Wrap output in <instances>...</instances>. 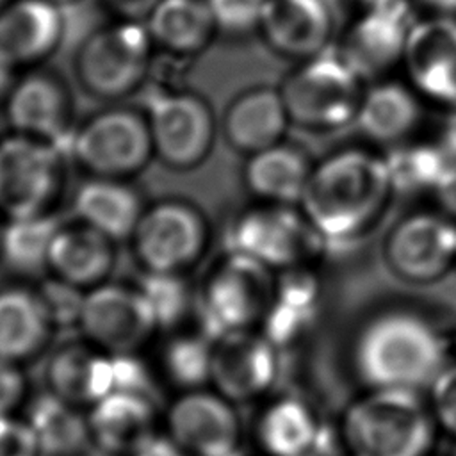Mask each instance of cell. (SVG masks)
<instances>
[{
    "mask_svg": "<svg viewBox=\"0 0 456 456\" xmlns=\"http://www.w3.org/2000/svg\"><path fill=\"white\" fill-rule=\"evenodd\" d=\"M25 395V378L16 362L0 358V417L12 415V410Z\"/></svg>",
    "mask_w": 456,
    "mask_h": 456,
    "instance_id": "obj_41",
    "label": "cell"
},
{
    "mask_svg": "<svg viewBox=\"0 0 456 456\" xmlns=\"http://www.w3.org/2000/svg\"><path fill=\"white\" fill-rule=\"evenodd\" d=\"M411 89L456 109V16L436 14L413 25L403 57Z\"/></svg>",
    "mask_w": 456,
    "mask_h": 456,
    "instance_id": "obj_15",
    "label": "cell"
},
{
    "mask_svg": "<svg viewBox=\"0 0 456 456\" xmlns=\"http://www.w3.org/2000/svg\"><path fill=\"white\" fill-rule=\"evenodd\" d=\"M167 431L187 456H219L239 449L240 424L228 397L187 390L167 411Z\"/></svg>",
    "mask_w": 456,
    "mask_h": 456,
    "instance_id": "obj_16",
    "label": "cell"
},
{
    "mask_svg": "<svg viewBox=\"0 0 456 456\" xmlns=\"http://www.w3.org/2000/svg\"><path fill=\"white\" fill-rule=\"evenodd\" d=\"M267 0H207L216 27L228 34H244L260 27Z\"/></svg>",
    "mask_w": 456,
    "mask_h": 456,
    "instance_id": "obj_37",
    "label": "cell"
},
{
    "mask_svg": "<svg viewBox=\"0 0 456 456\" xmlns=\"http://www.w3.org/2000/svg\"><path fill=\"white\" fill-rule=\"evenodd\" d=\"M50 322H78L80 319V310L84 303V296L80 294V289L55 278L53 281L45 283L41 287V292L37 294Z\"/></svg>",
    "mask_w": 456,
    "mask_h": 456,
    "instance_id": "obj_38",
    "label": "cell"
},
{
    "mask_svg": "<svg viewBox=\"0 0 456 456\" xmlns=\"http://www.w3.org/2000/svg\"><path fill=\"white\" fill-rule=\"evenodd\" d=\"M326 244L303 212L269 203L246 212L232 230V253L265 267L294 269Z\"/></svg>",
    "mask_w": 456,
    "mask_h": 456,
    "instance_id": "obj_8",
    "label": "cell"
},
{
    "mask_svg": "<svg viewBox=\"0 0 456 456\" xmlns=\"http://www.w3.org/2000/svg\"><path fill=\"white\" fill-rule=\"evenodd\" d=\"M256 431L262 447L271 456H314L324 438L315 411L296 397H283L269 404Z\"/></svg>",
    "mask_w": 456,
    "mask_h": 456,
    "instance_id": "obj_28",
    "label": "cell"
},
{
    "mask_svg": "<svg viewBox=\"0 0 456 456\" xmlns=\"http://www.w3.org/2000/svg\"><path fill=\"white\" fill-rule=\"evenodd\" d=\"M50 326L37 294L23 289L0 292V358L18 363L32 356L45 344Z\"/></svg>",
    "mask_w": 456,
    "mask_h": 456,
    "instance_id": "obj_31",
    "label": "cell"
},
{
    "mask_svg": "<svg viewBox=\"0 0 456 456\" xmlns=\"http://www.w3.org/2000/svg\"><path fill=\"white\" fill-rule=\"evenodd\" d=\"M12 69H14V66L0 55V100L7 98L11 89L16 84L14 77H12Z\"/></svg>",
    "mask_w": 456,
    "mask_h": 456,
    "instance_id": "obj_44",
    "label": "cell"
},
{
    "mask_svg": "<svg viewBox=\"0 0 456 456\" xmlns=\"http://www.w3.org/2000/svg\"><path fill=\"white\" fill-rule=\"evenodd\" d=\"M429 406L436 424L456 438V363H447L429 387Z\"/></svg>",
    "mask_w": 456,
    "mask_h": 456,
    "instance_id": "obj_39",
    "label": "cell"
},
{
    "mask_svg": "<svg viewBox=\"0 0 456 456\" xmlns=\"http://www.w3.org/2000/svg\"><path fill=\"white\" fill-rule=\"evenodd\" d=\"M385 258L401 280L435 281L456 264V224L435 212L410 214L390 230Z\"/></svg>",
    "mask_w": 456,
    "mask_h": 456,
    "instance_id": "obj_13",
    "label": "cell"
},
{
    "mask_svg": "<svg viewBox=\"0 0 456 456\" xmlns=\"http://www.w3.org/2000/svg\"><path fill=\"white\" fill-rule=\"evenodd\" d=\"M146 107L153 155L166 166L191 169L208 157L216 123L203 98L192 93H159L148 100Z\"/></svg>",
    "mask_w": 456,
    "mask_h": 456,
    "instance_id": "obj_9",
    "label": "cell"
},
{
    "mask_svg": "<svg viewBox=\"0 0 456 456\" xmlns=\"http://www.w3.org/2000/svg\"><path fill=\"white\" fill-rule=\"evenodd\" d=\"M7 119L16 134L39 139L61 153L71 150L69 102L62 86L48 75L34 73L16 82L5 98Z\"/></svg>",
    "mask_w": 456,
    "mask_h": 456,
    "instance_id": "obj_17",
    "label": "cell"
},
{
    "mask_svg": "<svg viewBox=\"0 0 456 456\" xmlns=\"http://www.w3.org/2000/svg\"><path fill=\"white\" fill-rule=\"evenodd\" d=\"M157 328L175 326L189 308V289L180 273H148L139 287Z\"/></svg>",
    "mask_w": 456,
    "mask_h": 456,
    "instance_id": "obj_36",
    "label": "cell"
},
{
    "mask_svg": "<svg viewBox=\"0 0 456 456\" xmlns=\"http://www.w3.org/2000/svg\"><path fill=\"white\" fill-rule=\"evenodd\" d=\"M64 34V16L50 0H18L0 11V55L16 64L48 57Z\"/></svg>",
    "mask_w": 456,
    "mask_h": 456,
    "instance_id": "obj_20",
    "label": "cell"
},
{
    "mask_svg": "<svg viewBox=\"0 0 456 456\" xmlns=\"http://www.w3.org/2000/svg\"><path fill=\"white\" fill-rule=\"evenodd\" d=\"M69 151L93 175L121 180L148 164L153 144L146 118L128 109H110L75 130Z\"/></svg>",
    "mask_w": 456,
    "mask_h": 456,
    "instance_id": "obj_7",
    "label": "cell"
},
{
    "mask_svg": "<svg viewBox=\"0 0 456 456\" xmlns=\"http://www.w3.org/2000/svg\"><path fill=\"white\" fill-rule=\"evenodd\" d=\"M347 456H351V454H347Z\"/></svg>",
    "mask_w": 456,
    "mask_h": 456,
    "instance_id": "obj_50",
    "label": "cell"
},
{
    "mask_svg": "<svg viewBox=\"0 0 456 456\" xmlns=\"http://www.w3.org/2000/svg\"><path fill=\"white\" fill-rule=\"evenodd\" d=\"M91 440L112 454H132L153 433V404L144 394L116 392L96 401L87 415Z\"/></svg>",
    "mask_w": 456,
    "mask_h": 456,
    "instance_id": "obj_22",
    "label": "cell"
},
{
    "mask_svg": "<svg viewBox=\"0 0 456 456\" xmlns=\"http://www.w3.org/2000/svg\"><path fill=\"white\" fill-rule=\"evenodd\" d=\"M219 456H244V454H242V451H240V447H239V449H235V451H230V452H224V454H219Z\"/></svg>",
    "mask_w": 456,
    "mask_h": 456,
    "instance_id": "obj_46",
    "label": "cell"
},
{
    "mask_svg": "<svg viewBox=\"0 0 456 456\" xmlns=\"http://www.w3.org/2000/svg\"><path fill=\"white\" fill-rule=\"evenodd\" d=\"M59 230V221L46 212L9 219L0 233L2 260L16 273H39L48 267L52 242Z\"/></svg>",
    "mask_w": 456,
    "mask_h": 456,
    "instance_id": "obj_34",
    "label": "cell"
},
{
    "mask_svg": "<svg viewBox=\"0 0 456 456\" xmlns=\"http://www.w3.org/2000/svg\"><path fill=\"white\" fill-rule=\"evenodd\" d=\"M274 296L269 267L230 253L212 273L200 297L203 335L216 342L248 328L265 315Z\"/></svg>",
    "mask_w": 456,
    "mask_h": 456,
    "instance_id": "obj_5",
    "label": "cell"
},
{
    "mask_svg": "<svg viewBox=\"0 0 456 456\" xmlns=\"http://www.w3.org/2000/svg\"><path fill=\"white\" fill-rule=\"evenodd\" d=\"M317 303V278L301 267L289 269L278 287H274L271 306L264 315L265 338L274 346L297 338L315 319Z\"/></svg>",
    "mask_w": 456,
    "mask_h": 456,
    "instance_id": "obj_30",
    "label": "cell"
},
{
    "mask_svg": "<svg viewBox=\"0 0 456 456\" xmlns=\"http://www.w3.org/2000/svg\"><path fill=\"white\" fill-rule=\"evenodd\" d=\"M0 456H41L37 438L27 419L0 417Z\"/></svg>",
    "mask_w": 456,
    "mask_h": 456,
    "instance_id": "obj_40",
    "label": "cell"
},
{
    "mask_svg": "<svg viewBox=\"0 0 456 456\" xmlns=\"http://www.w3.org/2000/svg\"><path fill=\"white\" fill-rule=\"evenodd\" d=\"M290 123L280 89L253 87L240 93L223 118L228 144L244 153H256L280 142Z\"/></svg>",
    "mask_w": 456,
    "mask_h": 456,
    "instance_id": "obj_21",
    "label": "cell"
},
{
    "mask_svg": "<svg viewBox=\"0 0 456 456\" xmlns=\"http://www.w3.org/2000/svg\"><path fill=\"white\" fill-rule=\"evenodd\" d=\"M151 37L141 21H121L91 34L77 55V73L82 86L100 98H121L144 78Z\"/></svg>",
    "mask_w": 456,
    "mask_h": 456,
    "instance_id": "obj_6",
    "label": "cell"
},
{
    "mask_svg": "<svg viewBox=\"0 0 456 456\" xmlns=\"http://www.w3.org/2000/svg\"><path fill=\"white\" fill-rule=\"evenodd\" d=\"M207 235V223L192 205L162 201L142 212L132 239L148 273H180L200 258Z\"/></svg>",
    "mask_w": 456,
    "mask_h": 456,
    "instance_id": "obj_11",
    "label": "cell"
},
{
    "mask_svg": "<svg viewBox=\"0 0 456 456\" xmlns=\"http://www.w3.org/2000/svg\"><path fill=\"white\" fill-rule=\"evenodd\" d=\"M130 456H187V452L171 436L153 435Z\"/></svg>",
    "mask_w": 456,
    "mask_h": 456,
    "instance_id": "obj_43",
    "label": "cell"
},
{
    "mask_svg": "<svg viewBox=\"0 0 456 456\" xmlns=\"http://www.w3.org/2000/svg\"><path fill=\"white\" fill-rule=\"evenodd\" d=\"M312 167L306 155L289 144H274L253 153L244 169L248 189L274 205H299Z\"/></svg>",
    "mask_w": 456,
    "mask_h": 456,
    "instance_id": "obj_26",
    "label": "cell"
},
{
    "mask_svg": "<svg viewBox=\"0 0 456 456\" xmlns=\"http://www.w3.org/2000/svg\"><path fill=\"white\" fill-rule=\"evenodd\" d=\"M75 216L110 240L132 237L144 212L137 192L118 178L96 176L80 185L73 198Z\"/></svg>",
    "mask_w": 456,
    "mask_h": 456,
    "instance_id": "obj_23",
    "label": "cell"
},
{
    "mask_svg": "<svg viewBox=\"0 0 456 456\" xmlns=\"http://www.w3.org/2000/svg\"><path fill=\"white\" fill-rule=\"evenodd\" d=\"M110 9L119 12L128 21L148 20L160 0H103Z\"/></svg>",
    "mask_w": 456,
    "mask_h": 456,
    "instance_id": "obj_42",
    "label": "cell"
},
{
    "mask_svg": "<svg viewBox=\"0 0 456 456\" xmlns=\"http://www.w3.org/2000/svg\"><path fill=\"white\" fill-rule=\"evenodd\" d=\"M385 160L394 191L444 194L456 187V151L442 139L403 144L390 151Z\"/></svg>",
    "mask_w": 456,
    "mask_h": 456,
    "instance_id": "obj_24",
    "label": "cell"
},
{
    "mask_svg": "<svg viewBox=\"0 0 456 456\" xmlns=\"http://www.w3.org/2000/svg\"><path fill=\"white\" fill-rule=\"evenodd\" d=\"M4 7H7V0H0V11H2Z\"/></svg>",
    "mask_w": 456,
    "mask_h": 456,
    "instance_id": "obj_49",
    "label": "cell"
},
{
    "mask_svg": "<svg viewBox=\"0 0 456 456\" xmlns=\"http://www.w3.org/2000/svg\"><path fill=\"white\" fill-rule=\"evenodd\" d=\"M61 155L21 134L0 141V210L9 219L45 212L59 189Z\"/></svg>",
    "mask_w": 456,
    "mask_h": 456,
    "instance_id": "obj_10",
    "label": "cell"
},
{
    "mask_svg": "<svg viewBox=\"0 0 456 456\" xmlns=\"http://www.w3.org/2000/svg\"><path fill=\"white\" fill-rule=\"evenodd\" d=\"M27 422L43 456H75L91 440L87 417L53 392L41 394L30 403Z\"/></svg>",
    "mask_w": 456,
    "mask_h": 456,
    "instance_id": "obj_32",
    "label": "cell"
},
{
    "mask_svg": "<svg viewBox=\"0 0 456 456\" xmlns=\"http://www.w3.org/2000/svg\"><path fill=\"white\" fill-rule=\"evenodd\" d=\"M164 365L176 385L194 390L212 378L214 346L205 335L176 337L164 351Z\"/></svg>",
    "mask_w": 456,
    "mask_h": 456,
    "instance_id": "obj_35",
    "label": "cell"
},
{
    "mask_svg": "<svg viewBox=\"0 0 456 456\" xmlns=\"http://www.w3.org/2000/svg\"><path fill=\"white\" fill-rule=\"evenodd\" d=\"M353 358L360 379L383 390H429L447 365L442 335L410 312L381 314L365 324Z\"/></svg>",
    "mask_w": 456,
    "mask_h": 456,
    "instance_id": "obj_2",
    "label": "cell"
},
{
    "mask_svg": "<svg viewBox=\"0 0 456 456\" xmlns=\"http://www.w3.org/2000/svg\"><path fill=\"white\" fill-rule=\"evenodd\" d=\"M78 324L91 342L112 354L134 351L157 328L139 289L109 283L86 292Z\"/></svg>",
    "mask_w": 456,
    "mask_h": 456,
    "instance_id": "obj_14",
    "label": "cell"
},
{
    "mask_svg": "<svg viewBox=\"0 0 456 456\" xmlns=\"http://www.w3.org/2000/svg\"><path fill=\"white\" fill-rule=\"evenodd\" d=\"M112 242L87 224L61 226L52 242L48 267L57 278L78 289L96 287L112 269Z\"/></svg>",
    "mask_w": 456,
    "mask_h": 456,
    "instance_id": "obj_25",
    "label": "cell"
},
{
    "mask_svg": "<svg viewBox=\"0 0 456 456\" xmlns=\"http://www.w3.org/2000/svg\"><path fill=\"white\" fill-rule=\"evenodd\" d=\"M150 37L175 53H196L214 36L216 21L207 0H160L146 20Z\"/></svg>",
    "mask_w": 456,
    "mask_h": 456,
    "instance_id": "obj_29",
    "label": "cell"
},
{
    "mask_svg": "<svg viewBox=\"0 0 456 456\" xmlns=\"http://www.w3.org/2000/svg\"><path fill=\"white\" fill-rule=\"evenodd\" d=\"M354 2H360V4H362V5H367V4H370V2H372V0H354Z\"/></svg>",
    "mask_w": 456,
    "mask_h": 456,
    "instance_id": "obj_48",
    "label": "cell"
},
{
    "mask_svg": "<svg viewBox=\"0 0 456 456\" xmlns=\"http://www.w3.org/2000/svg\"><path fill=\"white\" fill-rule=\"evenodd\" d=\"M415 16L406 0H372L351 25L338 50L360 78H376L403 64Z\"/></svg>",
    "mask_w": 456,
    "mask_h": 456,
    "instance_id": "obj_12",
    "label": "cell"
},
{
    "mask_svg": "<svg viewBox=\"0 0 456 456\" xmlns=\"http://www.w3.org/2000/svg\"><path fill=\"white\" fill-rule=\"evenodd\" d=\"M52 392L69 403L94 404L110 394V353H94L82 346L61 349L50 362Z\"/></svg>",
    "mask_w": 456,
    "mask_h": 456,
    "instance_id": "obj_33",
    "label": "cell"
},
{
    "mask_svg": "<svg viewBox=\"0 0 456 456\" xmlns=\"http://www.w3.org/2000/svg\"><path fill=\"white\" fill-rule=\"evenodd\" d=\"M392 192L385 157L349 148L312 167L299 205L326 248L344 246L378 219Z\"/></svg>",
    "mask_w": 456,
    "mask_h": 456,
    "instance_id": "obj_1",
    "label": "cell"
},
{
    "mask_svg": "<svg viewBox=\"0 0 456 456\" xmlns=\"http://www.w3.org/2000/svg\"><path fill=\"white\" fill-rule=\"evenodd\" d=\"M276 346L248 331L228 335L214 346L212 379L224 397H253L276 376Z\"/></svg>",
    "mask_w": 456,
    "mask_h": 456,
    "instance_id": "obj_19",
    "label": "cell"
},
{
    "mask_svg": "<svg viewBox=\"0 0 456 456\" xmlns=\"http://www.w3.org/2000/svg\"><path fill=\"white\" fill-rule=\"evenodd\" d=\"M356 125L365 137L381 144H397L420 121L417 93L404 84L385 80L363 93Z\"/></svg>",
    "mask_w": 456,
    "mask_h": 456,
    "instance_id": "obj_27",
    "label": "cell"
},
{
    "mask_svg": "<svg viewBox=\"0 0 456 456\" xmlns=\"http://www.w3.org/2000/svg\"><path fill=\"white\" fill-rule=\"evenodd\" d=\"M363 78L340 52L326 50L306 59L280 87L290 121L317 130L340 128L356 119Z\"/></svg>",
    "mask_w": 456,
    "mask_h": 456,
    "instance_id": "obj_4",
    "label": "cell"
},
{
    "mask_svg": "<svg viewBox=\"0 0 456 456\" xmlns=\"http://www.w3.org/2000/svg\"><path fill=\"white\" fill-rule=\"evenodd\" d=\"M435 426L419 392L370 388L344 411L342 440L351 456H428Z\"/></svg>",
    "mask_w": 456,
    "mask_h": 456,
    "instance_id": "obj_3",
    "label": "cell"
},
{
    "mask_svg": "<svg viewBox=\"0 0 456 456\" xmlns=\"http://www.w3.org/2000/svg\"><path fill=\"white\" fill-rule=\"evenodd\" d=\"M333 27L328 0H267L258 28L274 52L306 61L328 50Z\"/></svg>",
    "mask_w": 456,
    "mask_h": 456,
    "instance_id": "obj_18",
    "label": "cell"
},
{
    "mask_svg": "<svg viewBox=\"0 0 456 456\" xmlns=\"http://www.w3.org/2000/svg\"><path fill=\"white\" fill-rule=\"evenodd\" d=\"M428 7L436 11L438 14L456 16V0H422Z\"/></svg>",
    "mask_w": 456,
    "mask_h": 456,
    "instance_id": "obj_45",
    "label": "cell"
},
{
    "mask_svg": "<svg viewBox=\"0 0 456 456\" xmlns=\"http://www.w3.org/2000/svg\"><path fill=\"white\" fill-rule=\"evenodd\" d=\"M50 2H53V4H69V2H77V0H50Z\"/></svg>",
    "mask_w": 456,
    "mask_h": 456,
    "instance_id": "obj_47",
    "label": "cell"
}]
</instances>
